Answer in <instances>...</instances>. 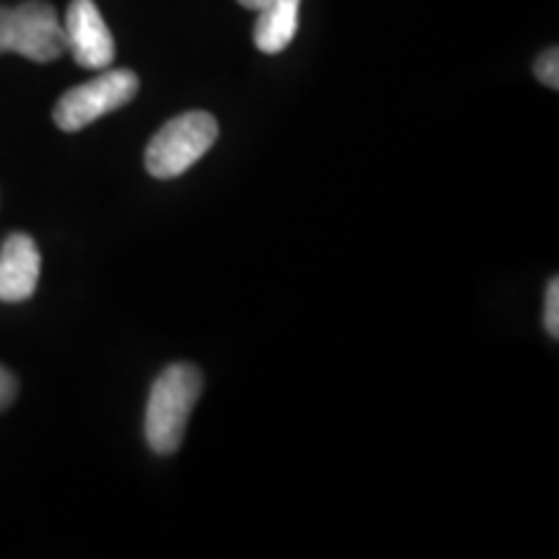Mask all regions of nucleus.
Returning a JSON list of instances; mask_svg holds the SVG:
<instances>
[{
    "mask_svg": "<svg viewBox=\"0 0 559 559\" xmlns=\"http://www.w3.org/2000/svg\"><path fill=\"white\" fill-rule=\"evenodd\" d=\"M202 394V373L190 362H174L153 383L145 407V440L151 451L174 453Z\"/></svg>",
    "mask_w": 559,
    "mask_h": 559,
    "instance_id": "nucleus-1",
    "label": "nucleus"
},
{
    "mask_svg": "<svg viewBox=\"0 0 559 559\" xmlns=\"http://www.w3.org/2000/svg\"><path fill=\"white\" fill-rule=\"evenodd\" d=\"M218 140V122L207 111H185L151 138L145 148V169L156 179L181 177L192 169Z\"/></svg>",
    "mask_w": 559,
    "mask_h": 559,
    "instance_id": "nucleus-2",
    "label": "nucleus"
},
{
    "mask_svg": "<svg viewBox=\"0 0 559 559\" xmlns=\"http://www.w3.org/2000/svg\"><path fill=\"white\" fill-rule=\"evenodd\" d=\"M16 52L34 62H52L66 52V32L58 11L45 0L0 5V55Z\"/></svg>",
    "mask_w": 559,
    "mask_h": 559,
    "instance_id": "nucleus-3",
    "label": "nucleus"
},
{
    "mask_svg": "<svg viewBox=\"0 0 559 559\" xmlns=\"http://www.w3.org/2000/svg\"><path fill=\"white\" fill-rule=\"evenodd\" d=\"M140 88L138 75L132 70L104 68L96 79L81 86L66 91L60 102L55 104V124L66 132H79L88 128L91 122L102 120L109 111L124 107V104L135 99Z\"/></svg>",
    "mask_w": 559,
    "mask_h": 559,
    "instance_id": "nucleus-4",
    "label": "nucleus"
},
{
    "mask_svg": "<svg viewBox=\"0 0 559 559\" xmlns=\"http://www.w3.org/2000/svg\"><path fill=\"white\" fill-rule=\"evenodd\" d=\"M66 52L86 70H104L115 62V37L94 0H73L62 21Z\"/></svg>",
    "mask_w": 559,
    "mask_h": 559,
    "instance_id": "nucleus-5",
    "label": "nucleus"
},
{
    "mask_svg": "<svg viewBox=\"0 0 559 559\" xmlns=\"http://www.w3.org/2000/svg\"><path fill=\"white\" fill-rule=\"evenodd\" d=\"M41 254L32 236L11 234L0 247V300L21 304L39 285Z\"/></svg>",
    "mask_w": 559,
    "mask_h": 559,
    "instance_id": "nucleus-6",
    "label": "nucleus"
},
{
    "mask_svg": "<svg viewBox=\"0 0 559 559\" xmlns=\"http://www.w3.org/2000/svg\"><path fill=\"white\" fill-rule=\"evenodd\" d=\"M300 0H267L254 24V45L262 52L277 55L290 45L298 32Z\"/></svg>",
    "mask_w": 559,
    "mask_h": 559,
    "instance_id": "nucleus-7",
    "label": "nucleus"
},
{
    "mask_svg": "<svg viewBox=\"0 0 559 559\" xmlns=\"http://www.w3.org/2000/svg\"><path fill=\"white\" fill-rule=\"evenodd\" d=\"M544 326L551 337H559V283L557 277L547 285V300H544Z\"/></svg>",
    "mask_w": 559,
    "mask_h": 559,
    "instance_id": "nucleus-8",
    "label": "nucleus"
},
{
    "mask_svg": "<svg viewBox=\"0 0 559 559\" xmlns=\"http://www.w3.org/2000/svg\"><path fill=\"white\" fill-rule=\"evenodd\" d=\"M536 79H539L544 86L557 88L559 86V52L557 50H547L536 60Z\"/></svg>",
    "mask_w": 559,
    "mask_h": 559,
    "instance_id": "nucleus-9",
    "label": "nucleus"
},
{
    "mask_svg": "<svg viewBox=\"0 0 559 559\" xmlns=\"http://www.w3.org/2000/svg\"><path fill=\"white\" fill-rule=\"evenodd\" d=\"M16 389H19L16 379H13L9 370L0 366V412H3L5 407H11V402L16 400Z\"/></svg>",
    "mask_w": 559,
    "mask_h": 559,
    "instance_id": "nucleus-10",
    "label": "nucleus"
},
{
    "mask_svg": "<svg viewBox=\"0 0 559 559\" xmlns=\"http://www.w3.org/2000/svg\"><path fill=\"white\" fill-rule=\"evenodd\" d=\"M239 3L243 5V9H251V11H260L267 0H239Z\"/></svg>",
    "mask_w": 559,
    "mask_h": 559,
    "instance_id": "nucleus-11",
    "label": "nucleus"
}]
</instances>
